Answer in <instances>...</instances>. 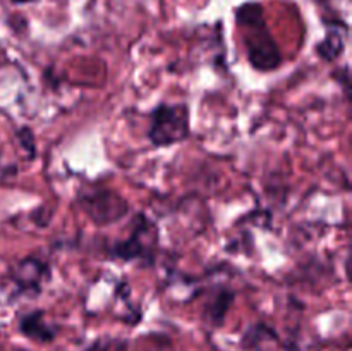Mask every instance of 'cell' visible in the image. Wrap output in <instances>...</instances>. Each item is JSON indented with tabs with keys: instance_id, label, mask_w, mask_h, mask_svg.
I'll list each match as a JSON object with an SVG mask.
<instances>
[{
	"instance_id": "cell-1",
	"label": "cell",
	"mask_w": 352,
	"mask_h": 351,
	"mask_svg": "<svg viewBox=\"0 0 352 351\" xmlns=\"http://www.w3.org/2000/svg\"><path fill=\"white\" fill-rule=\"evenodd\" d=\"M237 23L250 28V34L246 36L248 61L251 62L258 71H272L277 69L282 62V55L278 52L277 43L268 33L263 21V12H261L260 3H244L237 9Z\"/></svg>"
},
{
	"instance_id": "cell-2",
	"label": "cell",
	"mask_w": 352,
	"mask_h": 351,
	"mask_svg": "<svg viewBox=\"0 0 352 351\" xmlns=\"http://www.w3.org/2000/svg\"><path fill=\"white\" fill-rule=\"evenodd\" d=\"M189 107L188 103H158L150 112L148 140L153 147L165 148L182 143L189 138Z\"/></svg>"
},
{
	"instance_id": "cell-3",
	"label": "cell",
	"mask_w": 352,
	"mask_h": 351,
	"mask_svg": "<svg viewBox=\"0 0 352 351\" xmlns=\"http://www.w3.org/2000/svg\"><path fill=\"white\" fill-rule=\"evenodd\" d=\"M157 229L146 217L140 213L133 222V233L124 241H117L109 250V255L122 262L140 260L141 264L151 265L157 255Z\"/></svg>"
},
{
	"instance_id": "cell-4",
	"label": "cell",
	"mask_w": 352,
	"mask_h": 351,
	"mask_svg": "<svg viewBox=\"0 0 352 351\" xmlns=\"http://www.w3.org/2000/svg\"><path fill=\"white\" fill-rule=\"evenodd\" d=\"M78 202L96 226H110L129 212L126 200L109 188H93L81 191Z\"/></svg>"
},
{
	"instance_id": "cell-5",
	"label": "cell",
	"mask_w": 352,
	"mask_h": 351,
	"mask_svg": "<svg viewBox=\"0 0 352 351\" xmlns=\"http://www.w3.org/2000/svg\"><path fill=\"white\" fill-rule=\"evenodd\" d=\"M10 277L19 291L38 295L47 279L50 277V267L38 258L28 257L16 265Z\"/></svg>"
},
{
	"instance_id": "cell-6",
	"label": "cell",
	"mask_w": 352,
	"mask_h": 351,
	"mask_svg": "<svg viewBox=\"0 0 352 351\" xmlns=\"http://www.w3.org/2000/svg\"><path fill=\"white\" fill-rule=\"evenodd\" d=\"M19 332L34 343H52L57 337L58 327L47 322L43 310H33L19 319Z\"/></svg>"
},
{
	"instance_id": "cell-7",
	"label": "cell",
	"mask_w": 352,
	"mask_h": 351,
	"mask_svg": "<svg viewBox=\"0 0 352 351\" xmlns=\"http://www.w3.org/2000/svg\"><path fill=\"white\" fill-rule=\"evenodd\" d=\"M234 298H236V292L230 291L229 288H219L212 296L208 298V301L205 303V308H203V320L208 323L210 327H222L226 322V317L229 308L232 306Z\"/></svg>"
},
{
	"instance_id": "cell-8",
	"label": "cell",
	"mask_w": 352,
	"mask_h": 351,
	"mask_svg": "<svg viewBox=\"0 0 352 351\" xmlns=\"http://www.w3.org/2000/svg\"><path fill=\"white\" fill-rule=\"evenodd\" d=\"M278 336L272 327L267 323H253L250 329L244 332L241 339V348L244 351H267L268 344L277 343Z\"/></svg>"
},
{
	"instance_id": "cell-9",
	"label": "cell",
	"mask_w": 352,
	"mask_h": 351,
	"mask_svg": "<svg viewBox=\"0 0 352 351\" xmlns=\"http://www.w3.org/2000/svg\"><path fill=\"white\" fill-rule=\"evenodd\" d=\"M318 55L325 61H333V58L339 57L344 50V36L337 31H329L325 40L316 47Z\"/></svg>"
},
{
	"instance_id": "cell-10",
	"label": "cell",
	"mask_w": 352,
	"mask_h": 351,
	"mask_svg": "<svg viewBox=\"0 0 352 351\" xmlns=\"http://www.w3.org/2000/svg\"><path fill=\"white\" fill-rule=\"evenodd\" d=\"M127 341L120 337H98L85 351H127Z\"/></svg>"
},
{
	"instance_id": "cell-11",
	"label": "cell",
	"mask_w": 352,
	"mask_h": 351,
	"mask_svg": "<svg viewBox=\"0 0 352 351\" xmlns=\"http://www.w3.org/2000/svg\"><path fill=\"white\" fill-rule=\"evenodd\" d=\"M17 140H19L21 147L24 148V150L30 151V158L34 157V136L33 133H31L30 127H23V129L17 131Z\"/></svg>"
},
{
	"instance_id": "cell-12",
	"label": "cell",
	"mask_w": 352,
	"mask_h": 351,
	"mask_svg": "<svg viewBox=\"0 0 352 351\" xmlns=\"http://www.w3.org/2000/svg\"><path fill=\"white\" fill-rule=\"evenodd\" d=\"M9 351H30V350H26V348H19V346H14V348H10Z\"/></svg>"
},
{
	"instance_id": "cell-13",
	"label": "cell",
	"mask_w": 352,
	"mask_h": 351,
	"mask_svg": "<svg viewBox=\"0 0 352 351\" xmlns=\"http://www.w3.org/2000/svg\"><path fill=\"white\" fill-rule=\"evenodd\" d=\"M14 3H28V2H33V0H12Z\"/></svg>"
}]
</instances>
